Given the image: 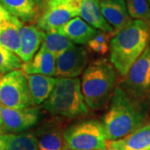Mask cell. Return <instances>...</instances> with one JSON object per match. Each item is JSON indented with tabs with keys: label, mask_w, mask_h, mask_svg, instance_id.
<instances>
[{
	"label": "cell",
	"mask_w": 150,
	"mask_h": 150,
	"mask_svg": "<svg viewBox=\"0 0 150 150\" xmlns=\"http://www.w3.org/2000/svg\"><path fill=\"white\" fill-rule=\"evenodd\" d=\"M108 105L102 122L108 140L123 139L149 121L148 103L132 98L118 85Z\"/></svg>",
	"instance_id": "cell-1"
},
{
	"label": "cell",
	"mask_w": 150,
	"mask_h": 150,
	"mask_svg": "<svg viewBox=\"0 0 150 150\" xmlns=\"http://www.w3.org/2000/svg\"><path fill=\"white\" fill-rule=\"evenodd\" d=\"M150 43V23L132 19L109 42V61L122 78Z\"/></svg>",
	"instance_id": "cell-2"
},
{
	"label": "cell",
	"mask_w": 150,
	"mask_h": 150,
	"mask_svg": "<svg viewBox=\"0 0 150 150\" xmlns=\"http://www.w3.org/2000/svg\"><path fill=\"white\" fill-rule=\"evenodd\" d=\"M117 70L105 58L88 65L81 79V89L87 106L99 110L108 104L116 88Z\"/></svg>",
	"instance_id": "cell-3"
},
{
	"label": "cell",
	"mask_w": 150,
	"mask_h": 150,
	"mask_svg": "<svg viewBox=\"0 0 150 150\" xmlns=\"http://www.w3.org/2000/svg\"><path fill=\"white\" fill-rule=\"evenodd\" d=\"M43 107L52 115L65 118L84 116L89 112L78 78H58L54 90Z\"/></svg>",
	"instance_id": "cell-4"
},
{
	"label": "cell",
	"mask_w": 150,
	"mask_h": 150,
	"mask_svg": "<svg viewBox=\"0 0 150 150\" xmlns=\"http://www.w3.org/2000/svg\"><path fill=\"white\" fill-rule=\"evenodd\" d=\"M65 140L68 150H107L106 132L98 120H85L68 127Z\"/></svg>",
	"instance_id": "cell-5"
},
{
	"label": "cell",
	"mask_w": 150,
	"mask_h": 150,
	"mask_svg": "<svg viewBox=\"0 0 150 150\" xmlns=\"http://www.w3.org/2000/svg\"><path fill=\"white\" fill-rule=\"evenodd\" d=\"M0 103L12 108H25L35 105L27 74L22 69L0 76Z\"/></svg>",
	"instance_id": "cell-6"
},
{
	"label": "cell",
	"mask_w": 150,
	"mask_h": 150,
	"mask_svg": "<svg viewBox=\"0 0 150 150\" xmlns=\"http://www.w3.org/2000/svg\"><path fill=\"white\" fill-rule=\"evenodd\" d=\"M118 86L132 98L147 102L150 91V43Z\"/></svg>",
	"instance_id": "cell-7"
},
{
	"label": "cell",
	"mask_w": 150,
	"mask_h": 150,
	"mask_svg": "<svg viewBox=\"0 0 150 150\" xmlns=\"http://www.w3.org/2000/svg\"><path fill=\"white\" fill-rule=\"evenodd\" d=\"M40 110L37 106L12 108L0 103V125L4 134H18L37 124Z\"/></svg>",
	"instance_id": "cell-8"
},
{
	"label": "cell",
	"mask_w": 150,
	"mask_h": 150,
	"mask_svg": "<svg viewBox=\"0 0 150 150\" xmlns=\"http://www.w3.org/2000/svg\"><path fill=\"white\" fill-rule=\"evenodd\" d=\"M67 122L54 116L44 120L35 131L39 150H68L65 140Z\"/></svg>",
	"instance_id": "cell-9"
},
{
	"label": "cell",
	"mask_w": 150,
	"mask_h": 150,
	"mask_svg": "<svg viewBox=\"0 0 150 150\" xmlns=\"http://www.w3.org/2000/svg\"><path fill=\"white\" fill-rule=\"evenodd\" d=\"M79 11L70 4L68 0H59L56 4L45 7L36 20V26L44 32L58 31L59 28L75 17Z\"/></svg>",
	"instance_id": "cell-10"
},
{
	"label": "cell",
	"mask_w": 150,
	"mask_h": 150,
	"mask_svg": "<svg viewBox=\"0 0 150 150\" xmlns=\"http://www.w3.org/2000/svg\"><path fill=\"white\" fill-rule=\"evenodd\" d=\"M88 59L87 48L74 45L56 59V77H79L88 67Z\"/></svg>",
	"instance_id": "cell-11"
},
{
	"label": "cell",
	"mask_w": 150,
	"mask_h": 150,
	"mask_svg": "<svg viewBox=\"0 0 150 150\" xmlns=\"http://www.w3.org/2000/svg\"><path fill=\"white\" fill-rule=\"evenodd\" d=\"M18 31L21 38V49L19 57L23 64L31 61L42 45L46 36V33L33 24H23L18 19Z\"/></svg>",
	"instance_id": "cell-12"
},
{
	"label": "cell",
	"mask_w": 150,
	"mask_h": 150,
	"mask_svg": "<svg viewBox=\"0 0 150 150\" xmlns=\"http://www.w3.org/2000/svg\"><path fill=\"white\" fill-rule=\"evenodd\" d=\"M107 149L112 150H150V120L123 139L108 140Z\"/></svg>",
	"instance_id": "cell-13"
},
{
	"label": "cell",
	"mask_w": 150,
	"mask_h": 150,
	"mask_svg": "<svg viewBox=\"0 0 150 150\" xmlns=\"http://www.w3.org/2000/svg\"><path fill=\"white\" fill-rule=\"evenodd\" d=\"M103 16L115 33L120 31L133 18L129 16L125 0H99Z\"/></svg>",
	"instance_id": "cell-14"
},
{
	"label": "cell",
	"mask_w": 150,
	"mask_h": 150,
	"mask_svg": "<svg viewBox=\"0 0 150 150\" xmlns=\"http://www.w3.org/2000/svg\"><path fill=\"white\" fill-rule=\"evenodd\" d=\"M58 32L68 38L73 43L83 45L88 43L98 30L87 23L80 17H75L59 28Z\"/></svg>",
	"instance_id": "cell-15"
},
{
	"label": "cell",
	"mask_w": 150,
	"mask_h": 150,
	"mask_svg": "<svg viewBox=\"0 0 150 150\" xmlns=\"http://www.w3.org/2000/svg\"><path fill=\"white\" fill-rule=\"evenodd\" d=\"M22 70L26 74L56 76V58L42 44L31 61L23 64Z\"/></svg>",
	"instance_id": "cell-16"
},
{
	"label": "cell",
	"mask_w": 150,
	"mask_h": 150,
	"mask_svg": "<svg viewBox=\"0 0 150 150\" xmlns=\"http://www.w3.org/2000/svg\"><path fill=\"white\" fill-rule=\"evenodd\" d=\"M0 4L11 16L23 23L36 22L39 16V8L34 0H0Z\"/></svg>",
	"instance_id": "cell-17"
},
{
	"label": "cell",
	"mask_w": 150,
	"mask_h": 150,
	"mask_svg": "<svg viewBox=\"0 0 150 150\" xmlns=\"http://www.w3.org/2000/svg\"><path fill=\"white\" fill-rule=\"evenodd\" d=\"M27 79L35 105H40L48 99L58 80V78L43 74H27Z\"/></svg>",
	"instance_id": "cell-18"
},
{
	"label": "cell",
	"mask_w": 150,
	"mask_h": 150,
	"mask_svg": "<svg viewBox=\"0 0 150 150\" xmlns=\"http://www.w3.org/2000/svg\"><path fill=\"white\" fill-rule=\"evenodd\" d=\"M79 16L90 26L100 31L116 33L103 16L99 0H83Z\"/></svg>",
	"instance_id": "cell-19"
},
{
	"label": "cell",
	"mask_w": 150,
	"mask_h": 150,
	"mask_svg": "<svg viewBox=\"0 0 150 150\" xmlns=\"http://www.w3.org/2000/svg\"><path fill=\"white\" fill-rule=\"evenodd\" d=\"M18 18L13 16L9 21L7 22L5 28L0 34V44L19 56L21 49V38L18 31Z\"/></svg>",
	"instance_id": "cell-20"
},
{
	"label": "cell",
	"mask_w": 150,
	"mask_h": 150,
	"mask_svg": "<svg viewBox=\"0 0 150 150\" xmlns=\"http://www.w3.org/2000/svg\"><path fill=\"white\" fill-rule=\"evenodd\" d=\"M5 150H39L35 134H8Z\"/></svg>",
	"instance_id": "cell-21"
},
{
	"label": "cell",
	"mask_w": 150,
	"mask_h": 150,
	"mask_svg": "<svg viewBox=\"0 0 150 150\" xmlns=\"http://www.w3.org/2000/svg\"><path fill=\"white\" fill-rule=\"evenodd\" d=\"M42 44L56 59L66 50L75 45L68 38L58 31L46 33V36Z\"/></svg>",
	"instance_id": "cell-22"
},
{
	"label": "cell",
	"mask_w": 150,
	"mask_h": 150,
	"mask_svg": "<svg viewBox=\"0 0 150 150\" xmlns=\"http://www.w3.org/2000/svg\"><path fill=\"white\" fill-rule=\"evenodd\" d=\"M23 65V63L18 54L0 44V73L2 74L22 69Z\"/></svg>",
	"instance_id": "cell-23"
},
{
	"label": "cell",
	"mask_w": 150,
	"mask_h": 150,
	"mask_svg": "<svg viewBox=\"0 0 150 150\" xmlns=\"http://www.w3.org/2000/svg\"><path fill=\"white\" fill-rule=\"evenodd\" d=\"M129 16L150 23V6L147 0H125Z\"/></svg>",
	"instance_id": "cell-24"
},
{
	"label": "cell",
	"mask_w": 150,
	"mask_h": 150,
	"mask_svg": "<svg viewBox=\"0 0 150 150\" xmlns=\"http://www.w3.org/2000/svg\"><path fill=\"white\" fill-rule=\"evenodd\" d=\"M11 18H12V16L8 13V12L6 10L5 8L3 7V5L0 4V23L9 21Z\"/></svg>",
	"instance_id": "cell-25"
},
{
	"label": "cell",
	"mask_w": 150,
	"mask_h": 150,
	"mask_svg": "<svg viewBox=\"0 0 150 150\" xmlns=\"http://www.w3.org/2000/svg\"><path fill=\"white\" fill-rule=\"evenodd\" d=\"M8 134H0V150H5Z\"/></svg>",
	"instance_id": "cell-26"
},
{
	"label": "cell",
	"mask_w": 150,
	"mask_h": 150,
	"mask_svg": "<svg viewBox=\"0 0 150 150\" xmlns=\"http://www.w3.org/2000/svg\"><path fill=\"white\" fill-rule=\"evenodd\" d=\"M59 0H46V6L54 4H56L57 2H59Z\"/></svg>",
	"instance_id": "cell-27"
},
{
	"label": "cell",
	"mask_w": 150,
	"mask_h": 150,
	"mask_svg": "<svg viewBox=\"0 0 150 150\" xmlns=\"http://www.w3.org/2000/svg\"><path fill=\"white\" fill-rule=\"evenodd\" d=\"M6 23H7V22H4V23H0V34H1V33L3 32L4 28H5Z\"/></svg>",
	"instance_id": "cell-28"
},
{
	"label": "cell",
	"mask_w": 150,
	"mask_h": 150,
	"mask_svg": "<svg viewBox=\"0 0 150 150\" xmlns=\"http://www.w3.org/2000/svg\"><path fill=\"white\" fill-rule=\"evenodd\" d=\"M147 103H148V104H149V106L150 108V91L149 93V96H148V98H147Z\"/></svg>",
	"instance_id": "cell-29"
},
{
	"label": "cell",
	"mask_w": 150,
	"mask_h": 150,
	"mask_svg": "<svg viewBox=\"0 0 150 150\" xmlns=\"http://www.w3.org/2000/svg\"><path fill=\"white\" fill-rule=\"evenodd\" d=\"M0 134H4L3 131H2V129H1V125H0Z\"/></svg>",
	"instance_id": "cell-30"
},
{
	"label": "cell",
	"mask_w": 150,
	"mask_h": 150,
	"mask_svg": "<svg viewBox=\"0 0 150 150\" xmlns=\"http://www.w3.org/2000/svg\"><path fill=\"white\" fill-rule=\"evenodd\" d=\"M34 1H36V2H37V3H39V2H40V1H41V0H34Z\"/></svg>",
	"instance_id": "cell-31"
},
{
	"label": "cell",
	"mask_w": 150,
	"mask_h": 150,
	"mask_svg": "<svg viewBox=\"0 0 150 150\" xmlns=\"http://www.w3.org/2000/svg\"><path fill=\"white\" fill-rule=\"evenodd\" d=\"M147 1H148V3H149V4L150 6V0H147Z\"/></svg>",
	"instance_id": "cell-32"
},
{
	"label": "cell",
	"mask_w": 150,
	"mask_h": 150,
	"mask_svg": "<svg viewBox=\"0 0 150 150\" xmlns=\"http://www.w3.org/2000/svg\"><path fill=\"white\" fill-rule=\"evenodd\" d=\"M107 150H112V149H107Z\"/></svg>",
	"instance_id": "cell-33"
},
{
	"label": "cell",
	"mask_w": 150,
	"mask_h": 150,
	"mask_svg": "<svg viewBox=\"0 0 150 150\" xmlns=\"http://www.w3.org/2000/svg\"><path fill=\"white\" fill-rule=\"evenodd\" d=\"M1 75H2V74H1V73H0V76H1Z\"/></svg>",
	"instance_id": "cell-34"
}]
</instances>
